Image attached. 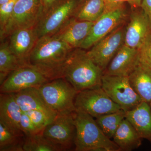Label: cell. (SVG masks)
Instances as JSON below:
<instances>
[{"label": "cell", "mask_w": 151, "mask_h": 151, "mask_svg": "<svg viewBox=\"0 0 151 151\" xmlns=\"http://www.w3.org/2000/svg\"><path fill=\"white\" fill-rule=\"evenodd\" d=\"M73 50L55 36L42 37L31 52L27 65L40 70L50 80L60 78L61 68Z\"/></svg>", "instance_id": "cell-1"}, {"label": "cell", "mask_w": 151, "mask_h": 151, "mask_svg": "<svg viewBox=\"0 0 151 151\" xmlns=\"http://www.w3.org/2000/svg\"><path fill=\"white\" fill-rule=\"evenodd\" d=\"M103 70L82 49L73 50L61 68L60 78H64L77 91L101 87Z\"/></svg>", "instance_id": "cell-2"}, {"label": "cell", "mask_w": 151, "mask_h": 151, "mask_svg": "<svg viewBox=\"0 0 151 151\" xmlns=\"http://www.w3.org/2000/svg\"><path fill=\"white\" fill-rule=\"evenodd\" d=\"M76 151H119V147L103 133L92 116L81 111L74 113Z\"/></svg>", "instance_id": "cell-3"}, {"label": "cell", "mask_w": 151, "mask_h": 151, "mask_svg": "<svg viewBox=\"0 0 151 151\" xmlns=\"http://www.w3.org/2000/svg\"><path fill=\"white\" fill-rule=\"evenodd\" d=\"M49 107L58 114L75 113L77 92L65 78H55L38 87Z\"/></svg>", "instance_id": "cell-4"}, {"label": "cell", "mask_w": 151, "mask_h": 151, "mask_svg": "<svg viewBox=\"0 0 151 151\" xmlns=\"http://www.w3.org/2000/svg\"><path fill=\"white\" fill-rule=\"evenodd\" d=\"M74 104L76 111L87 113L95 119L122 110L121 107L107 95L101 86L78 92Z\"/></svg>", "instance_id": "cell-5"}, {"label": "cell", "mask_w": 151, "mask_h": 151, "mask_svg": "<svg viewBox=\"0 0 151 151\" xmlns=\"http://www.w3.org/2000/svg\"><path fill=\"white\" fill-rule=\"evenodd\" d=\"M43 13L42 0H17L1 40L16 30L35 27Z\"/></svg>", "instance_id": "cell-6"}, {"label": "cell", "mask_w": 151, "mask_h": 151, "mask_svg": "<svg viewBox=\"0 0 151 151\" xmlns=\"http://www.w3.org/2000/svg\"><path fill=\"white\" fill-rule=\"evenodd\" d=\"M76 6V0H59L44 12L35 27L38 38L56 33L72 18Z\"/></svg>", "instance_id": "cell-7"}, {"label": "cell", "mask_w": 151, "mask_h": 151, "mask_svg": "<svg viewBox=\"0 0 151 151\" xmlns=\"http://www.w3.org/2000/svg\"><path fill=\"white\" fill-rule=\"evenodd\" d=\"M101 87L111 100L126 112L143 102L132 88L128 76L103 74Z\"/></svg>", "instance_id": "cell-8"}, {"label": "cell", "mask_w": 151, "mask_h": 151, "mask_svg": "<svg viewBox=\"0 0 151 151\" xmlns=\"http://www.w3.org/2000/svg\"><path fill=\"white\" fill-rule=\"evenodd\" d=\"M50 81L42 72L29 65L12 71L1 84V93H14L32 87H39Z\"/></svg>", "instance_id": "cell-9"}, {"label": "cell", "mask_w": 151, "mask_h": 151, "mask_svg": "<svg viewBox=\"0 0 151 151\" xmlns=\"http://www.w3.org/2000/svg\"><path fill=\"white\" fill-rule=\"evenodd\" d=\"M75 113L58 114L42 131V134L45 138L59 146L62 150L70 149L74 145L76 131Z\"/></svg>", "instance_id": "cell-10"}, {"label": "cell", "mask_w": 151, "mask_h": 151, "mask_svg": "<svg viewBox=\"0 0 151 151\" xmlns=\"http://www.w3.org/2000/svg\"><path fill=\"white\" fill-rule=\"evenodd\" d=\"M125 29L123 27L119 26L87 52L93 62L103 71L124 44Z\"/></svg>", "instance_id": "cell-11"}, {"label": "cell", "mask_w": 151, "mask_h": 151, "mask_svg": "<svg viewBox=\"0 0 151 151\" xmlns=\"http://www.w3.org/2000/svg\"><path fill=\"white\" fill-rule=\"evenodd\" d=\"M124 8L106 12L94 22L89 35L79 48L88 49L119 27L126 17Z\"/></svg>", "instance_id": "cell-12"}, {"label": "cell", "mask_w": 151, "mask_h": 151, "mask_svg": "<svg viewBox=\"0 0 151 151\" xmlns=\"http://www.w3.org/2000/svg\"><path fill=\"white\" fill-rule=\"evenodd\" d=\"M151 33V23L142 12L133 13L130 22L125 29L124 45L139 50Z\"/></svg>", "instance_id": "cell-13"}, {"label": "cell", "mask_w": 151, "mask_h": 151, "mask_svg": "<svg viewBox=\"0 0 151 151\" xmlns=\"http://www.w3.org/2000/svg\"><path fill=\"white\" fill-rule=\"evenodd\" d=\"M9 36L11 50L23 65H27L30 54L38 39L35 27L16 30Z\"/></svg>", "instance_id": "cell-14"}, {"label": "cell", "mask_w": 151, "mask_h": 151, "mask_svg": "<svg viewBox=\"0 0 151 151\" xmlns=\"http://www.w3.org/2000/svg\"><path fill=\"white\" fill-rule=\"evenodd\" d=\"M139 63V50L124 44L103 71V74L129 76Z\"/></svg>", "instance_id": "cell-15"}, {"label": "cell", "mask_w": 151, "mask_h": 151, "mask_svg": "<svg viewBox=\"0 0 151 151\" xmlns=\"http://www.w3.org/2000/svg\"><path fill=\"white\" fill-rule=\"evenodd\" d=\"M22 111L12 93L0 94V122L18 137L24 136L20 126Z\"/></svg>", "instance_id": "cell-16"}, {"label": "cell", "mask_w": 151, "mask_h": 151, "mask_svg": "<svg viewBox=\"0 0 151 151\" xmlns=\"http://www.w3.org/2000/svg\"><path fill=\"white\" fill-rule=\"evenodd\" d=\"M94 23L72 18L53 35L64 41L72 48H79L89 35Z\"/></svg>", "instance_id": "cell-17"}, {"label": "cell", "mask_w": 151, "mask_h": 151, "mask_svg": "<svg viewBox=\"0 0 151 151\" xmlns=\"http://www.w3.org/2000/svg\"><path fill=\"white\" fill-rule=\"evenodd\" d=\"M12 94L22 112L42 111L52 120L58 115L45 103L38 87L28 88Z\"/></svg>", "instance_id": "cell-18"}, {"label": "cell", "mask_w": 151, "mask_h": 151, "mask_svg": "<svg viewBox=\"0 0 151 151\" xmlns=\"http://www.w3.org/2000/svg\"><path fill=\"white\" fill-rule=\"evenodd\" d=\"M126 118L142 139L151 143V110L149 103L142 102L136 108L127 111Z\"/></svg>", "instance_id": "cell-19"}, {"label": "cell", "mask_w": 151, "mask_h": 151, "mask_svg": "<svg viewBox=\"0 0 151 151\" xmlns=\"http://www.w3.org/2000/svg\"><path fill=\"white\" fill-rule=\"evenodd\" d=\"M132 88L143 102L151 101V69L139 63L128 76Z\"/></svg>", "instance_id": "cell-20"}, {"label": "cell", "mask_w": 151, "mask_h": 151, "mask_svg": "<svg viewBox=\"0 0 151 151\" xmlns=\"http://www.w3.org/2000/svg\"><path fill=\"white\" fill-rule=\"evenodd\" d=\"M142 139L132 124L125 118L112 140L119 147L120 151H129L139 148L142 144Z\"/></svg>", "instance_id": "cell-21"}, {"label": "cell", "mask_w": 151, "mask_h": 151, "mask_svg": "<svg viewBox=\"0 0 151 151\" xmlns=\"http://www.w3.org/2000/svg\"><path fill=\"white\" fill-rule=\"evenodd\" d=\"M23 65L11 50L8 42H2L0 46V84L10 73Z\"/></svg>", "instance_id": "cell-22"}, {"label": "cell", "mask_w": 151, "mask_h": 151, "mask_svg": "<svg viewBox=\"0 0 151 151\" xmlns=\"http://www.w3.org/2000/svg\"><path fill=\"white\" fill-rule=\"evenodd\" d=\"M104 0H85L76 13L79 20L95 22L105 12Z\"/></svg>", "instance_id": "cell-23"}, {"label": "cell", "mask_w": 151, "mask_h": 151, "mask_svg": "<svg viewBox=\"0 0 151 151\" xmlns=\"http://www.w3.org/2000/svg\"><path fill=\"white\" fill-rule=\"evenodd\" d=\"M126 112L120 110L96 118V121L104 134L109 139H113L122 121L126 118Z\"/></svg>", "instance_id": "cell-24"}, {"label": "cell", "mask_w": 151, "mask_h": 151, "mask_svg": "<svg viewBox=\"0 0 151 151\" xmlns=\"http://www.w3.org/2000/svg\"><path fill=\"white\" fill-rule=\"evenodd\" d=\"M42 132L25 137L23 149L24 151H57L62 150L59 146L47 139Z\"/></svg>", "instance_id": "cell-25"}, {"label": "cell", "mask_w": 151, "mask_h": 151, "mask_svg": "<svg viewBox=\"0 0 151 151\" xmlns=\"http://www.w3.org/2000/svg\"><path fill=\"white\" fill-rule=\"evenodd\" d=\"M0 122V151H23L24 142Z\"/></svg>", "instance_id": "cell-26"}, {"label": "cell", "mask_w": 151, "mask_h": 151, "mask_svg": "<svg viewBox=\"0 0 151 151\" xmlns=\"http://www.w3.org/2000/svg\"><path fill=\"white\" fill-rule=\"evenodd\" d=\"M24 113L29 117L36 128L40 132H42L46 126L53 120L40 111L34 110Z\"/></svg>", "instance_id": "cell-27"}, {"label": "cell", "mask_w": 151, "mask_h": 151, "mask_svg": "<svg viewBox=\"0 0 151 151\" xmlns=\"http://www.w3.org/2000/svg\"><path fill=\"white\" fill-rule=\"evenodd\" d=\"M139 63L151 69V33L139 49Z\"/></svg>", "instance_id": "cell-28"}, {"label": "cell", "mask_w": 151, "mask_h": 151, "mask_svg": "<svg viewBox=\"0 0 151 151\" xmlns=\"http://www.w3.org/2000/svg\"><path fill=\"white\" fill-rule=\"evenodd\" d=\"M16 0L0 5V36L1 35L12 16Z\"/></svg>", "instance_id": "cell-29"}, {"label": "cell", "mask_w": 151, "mask_h": 151, "mask_svg": "<svg viewBox=\"0 0 151 151\" xmlns=\"http://www.w3.org/2000/svg\"><path fill=\"white\" fill-rule=\"evenodd\" d=\"M20 126L25 137L40 133L33 124L31 120L26 113L22 112L20 122Z\"/></svg>", "instance_id": "cell-30"}, {"label": "cell", "mask_w": 151, "mask_h": 151, "mask_svg": "<svg viewBox=\"0 0 151 151\" xmlns=\"http://www.w3.org/2000/svg\"><path fill=\"white\" fill-rule=\"evenodd\" d=\"M104 2L105 13L124 8V3L127 2V0H104Z\"/></svg>", "instance_id": "cell-31"}, {"label": "cell", "mask_w": 151, "mask_h": 151, "mask_svg": "<svg viewBox=\"0 0 151 151\" xmlns=\"http://www.w3.org/2000/svg\"><path fill=\"white\" fill-rule=\"evenodd\" d=\"M141 7L151 23V0H142Z\"/></svg>", "instance_id": "cell-32"}, {"label": "cell", "mask_w": 151, "mask_h": 151, "mask_svg": "<svg viewBox=\"0 0 151 151\" xmlns=\"http://www.w3.org/2000/svg\"><path fill=\"white\" fill-rule=\"evenodd\" d=\"M59 0H42L44 8V12L46 11L52 6L54 4Z\"/></svg>", "instance_id": "cell-33"}, {"label": "cell", "mask_w": 151, "mask_h": 151, "mask_svg": "<svg viewBox=\"0 0 151 151\" xmlns=\"http://www.w3.org/2000/svg\"><path fill=\"white\" fill-rule=\"evenodd\" d=\"M127 2L129 3L132 7H138L141 6L142 0H127Z\"/></svg>", "instance_id": "cell-34"}, {"label": "cell", "mask_w": 151, "mask_h": 151, "mask_svg": "<svg viewBox=\"0 0 151 151\" xmlns=\"http://www.w3.org/2000/svg\"><path fill=\"white\" fill-rule=\"evenodd\" d=\"M12 0H0V5L9 2Z\"/></svg>", "instance_id": "cell-35"}, {"label": "cell", "mask_w": 151, "mask_h": 151, "mask_svg": "<svg viewBox=\"0 0 151 151\" xmlns=\"http://www.w3.org/2000/svg\"><path fill=\"white\" fill-rule=\"evenodd\" d=\"M149 105H150V108L151 110V101L150 102V103H149Z\"/></svg>", "instance_id": "cell-36"}, {"label": "cell", "mask_w": 151, "mask_h": 151, "mask_svg": "<svg viewBox=\"0 0 151 151\" xmlns=\"http://www.w3.org/2000/svg\"><path fill=\"white\" fill-rule=\"evenodd\" d=\"M85 0H80V2H81V3H83V2H84V1H85Z\"/></svg>", "instance_id": "cell-37"}, {"label": "cell", "mask_w": 151, "mask_h": 151, "mask_svg": "<svg viewBox=\"0 0 151 151\" xmlns=\"http://www.w3.org/2000/svg\"><path fill=\"white\" fill-rule=\"evenodd\" d=\"M16 1H17V0H16Z\"/></svg>", "instance_id": "cell-38"}]
</instances>
